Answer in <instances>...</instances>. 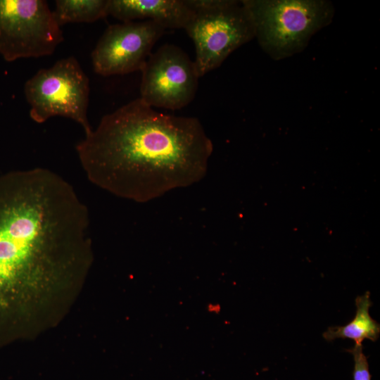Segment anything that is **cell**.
<instances>
[{"label": "cell", "instance_id": "11", "mask_svg": "<svg viewBox=\"0 0 380 380\" xmlns=\"http://www.w3.org/2000/svg\"><path fill=\"white\" fill-rule=\"evenodd\" d=\"M53 13L59 25L92 23L108 15L109 0H57Z\"/></svg>", "mask_w": 380, "mask_h": 380}, {"label": "cell", "instance_id": "9", "mask_svg": "<svg viewBox=\"0 0 380 380\" xmlns=\"http://www.w3.org/2000/svg\"><path fill=\"white\" fill-rule=\"evenodd\" d=\"M108 13L122 22L148 20L166 30L184 29L194 9L189 0H109Z\"/></svg>", "mask_w": 380, "mask_h": 380}, {"label": "cell", "instance_id": "8", "mask_svg": "<svg viewBox=\"0 0 380 380\" xmlns=\"http://www.w3.org/2000/svg\"><path fill=\"white\" fill-rule=\"evenodd\" d=\"M165 30L148 20L108 25L91 52L94 72L108 77L141 71Z\"/></svg>", "mask_w": 380, "mask_h": 380}, {"label": "cell", "instance_id": "4", "mask_svg": "<svg viewBox=\"0 0 380 380\" xmlns=\"http://www.w3.org/2000/svg\"><path fill=\"white\" fill-rule=\"evenodd\" d=\"M189 1L194 15L184 30L194 44V62L201 77L254 38L255 29L241 1Z\"/></svg>", "mask_w": 380, "mask_h": 380}, {"label": "cell", "instance_id": "3", "mask_svg": "<svg viewBox=\"0 0 380 380\" xmlns=\"http://www.w3.org/2000/svg\"><path fill=\"white\" fill-rule=\"evenodd\" d=\"M262 50L278 61L300 53L334 15L326 0H243Z\"/></svg>", "mask_w": 380, "mask_h": 380}, {"label": "cell", "instance_id": "2", "mask_svg": "<svg viewBox=\"0 0 380 380\" xmlns=\"http://www.w3.org/2000/svg\"><path fill=\"white\" fill-rule=\"evenodd\" d=\"M89 215L70 184L42 167L0 176V300L30 284L82 273Z\"/></svg>", "mask_w": 380, "mask_h": 380}, {"label": "cell", "instance_id": "6", "mask_svg": "<svg viewBox=\"0 0 380 380\" xmlns=\"http://www.w3.org/2000/svg\"><path fill=\"white\" fill-rule=\"evenodd\" d=\"M44 0H0V55L8 62L53 53L63 41Z\"/></svg>", "mask_w": 380, "mask_h": 380}, {"label": "cell", "instance_id": "7", "mask_svg": "<svg viewBox=\"0 0 380 380\" xmlns=\"http://www.w3.org/2000/svg\"><path fill=\"white\" fill-rule=\"evenodd\" d=\"M141 72L139 98L153 108L179 110L196 96L200 77L194 62L174 44L151 53Z\"/></svg>", "mask_w": 380, "mask_h": 380}, {"label": "cell", "instance_id": "12", "mask_svg": "<svg viewBox=\"0 0 380 380\" xmlns=\"http://www.w3.org/2000/svg\"><path fill=\"white\" fill-rule=\"evenodd\" d=\"M347 351L353 357V380H371L372 375L369 372V363L363 353L362 345L355 344L353 348Z\"/></svg>", "mask_w": 380, "mask_h": 380}, {"label": "cell", "instance_id": "10", "mask_svg": "<svg viewBox=\"0 0 380 380\" xmlns=\"http://www.w3.org/2000/svg\"><path fill=\"white\" fill-rule=\"evenodd\" d=\"M356 312L354 318L344 326L329 327L323 337L328 341L336 338H350L356 345H362L365 339L376 341L380 334L379 323L369 315V310L372 305L370 293L365 292L355 298Z\"/></svg>", "mask_w": 380, "mask_h": 380}, {"label": "cell", "instance_id": "1", "mask_svg": "<svg viewBox=\"0 0 380 380\" xmlns=\"http://www.w3.org/2000/svg\"><path fill=\"white\" fill-rule=\"evenodd\" d=\"M213 151L198 118L157 111L139 97L103 115L76 146L92 184L137 203L200 182Z\"/></svg>", "mask_w": 380, "mask_h": 380}, {"label": "cell", "instance_id": "5", "mask_svg": "<svg viewBox=\"0 0 380 380\" xmlns=\"http://www.w3.org/2000/svg\"><path fill=\"white\" fill-rule=\"evenodd\" d=\"M89 90V78L73 56L39 70L24 86L31 119L43 123L55 116L70 118L83 127L85 135L92 131L87 118Z\"/></svg>", "mask_w": 380, "mask_h": 380}]
</instances>
